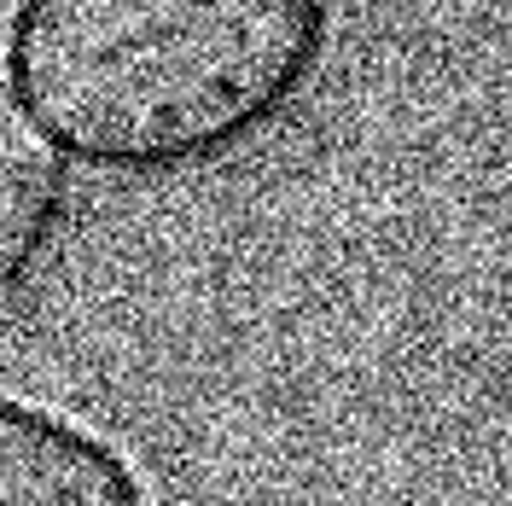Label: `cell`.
<instances>
[{
    "mask_svg": "<svg viewBox=\"0 0 512 506\" xmlns=\"http://www.w3.org/2000/svg\"><path fill=\"white\" fill-rule=\"evenodd\" d=\"M332 41L338 0H18L6 76L59 158L175 181L286 128Z\"/></svg>",
    "mask_w": 512,
    "mask_h": 506,
    "instance_id": "1",
    "label": "cell"
},
{
    "mask_svg": "<svg viewBox=\"0 0 512 506\" xmlns=\"http://www.w3.org/2000/svg\"><path fill=\"white\" fill-rule=\"evenodd\" d=\"M0 506H152V489L99 431L0 396Z\"/></svg>",
    "mask_w": 512,
    "mask_h": 506,
    "instance_id": "2",
    "label": "cell"
},
{
    "mask_svg": "<svg viewBox=\"0 0 512 506\" xmlns=\"http://www.w3.org/2000/svg\"><path fill=\"white\" fill-rule=\"evenodd\" d=\"M70 210H76L70 163L0 82V320L30 297L41 268L53 262Z\"/></svg>",
    "mask_w": 512,
    "mask_h": 506,
    "instance_id": "3",
    "label": "cell"
}]
</instances>
